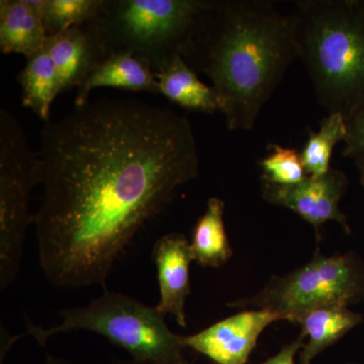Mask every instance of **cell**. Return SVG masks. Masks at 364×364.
I'll return each mask as SVG.
<instances>
[{"label": "cell", "mask_w": 364, "mask_h": 364, "mask_svg": "<svg viewBox=\"0 0 364 364\" xmlns=\"http://www.w3.org/2000/svg\"><path fill=\"white\" fill-rule=\"evenodd\" d=\"M348 188L344 172L331 168L321 177L306 176L303 181L289 186H274L263 182V198L273 205L293 210L315 229L320 239L321 229L326 223L335 221L347 234L351 233L346 215L339 207Z\"/></svg>", "instance_id": "cell-8"}, {"label": "cell", "mask_w": 364, "mask_h": 364, "mask_svg": "<svg viewBox=\"0 0 364 364\" xmlns=\"http://www.w3.org/2000/svg\"><path fill=\"white\" fill-rule=\"evenodd\" d=\"M153 260L157 269L160 301L156 309L171 315L181 327H186V298L191 294L189 267L193 261L191 243L181 233L164 235L155 244Z\"/></svg>", "instance_id": "cell-11"}, {"label": "cell", "mask_w": 364, "mask_h": 364, "mask_svg": "<svg viewBox=\"0 0 364 364\" xmlns=\"http://www.w3.org/2000/svg\"><path fill=\"white\" fill-rule=\"evenodd\" d=\"M98 87L147 91L160 95L159 83L150 64L128 53L109 55L85 85L78 88L75 105H85L91 91Z\"/></svg>", "instance_id": "cell-13"}, {"label": "cell", "mask_w": 364, "mask_h": 364, "mask_svg": "<svg viewBox=\"0 0 364 364\" xmlns=\"http://www.w3.org/2000/svg\"><path fill=\"white\" fill-rule=\"evenodd\" d=\"M306 336L301 333L299 338L291 342L289 344L284 345L277 355L272 356L267 361L261 364H296L294 363V356L298 353L299 349L304 346V340Z\"/></svg>", "instance_id": "cell-22"}, {"label": "cell", "mask_w": 364, "mask_h": 364, "mask_svg": "<svg viewBox=\"0 0 364 364\" xmlns=\"http://www.w3.org/2000/svg\"><path fill=\"white\" fill-rule=\"evenodd\" d=\"M59 315L62 322L47 329L26 321L23 336L28 335L45 347L54 335L90 331L124 349L134 360L186 364V336L169 329L156 306H146L127 294L105 291L87 306L65 309Z\"/></svg>", "instance_id": "cell-5"}, {"label": "cell", "mask_w": 364, "mask_h": 364, "mask_svg": "<svg viewBox=\"0 0 364 364\" xmlns=\"http://www.w3.org/2000/svg\"><path fill=\"white\" fill-rule=\"evenodd\" d=\"M46 48L56 69L61 93L80 88L107 57L91 21L51 36Z\"/></svg>", "instance_id": "cell-10"}, {"label": "cell", "mask_w": 364, "mask_h": 364, "mask_svg": "<svg viewBox=\"0 0 364 364\" xmlns=\"http://www.w3.org/2000/svg\"><path fill=\"white\" fill-rule=\"evenodd\" d=\"M33 153L18 119L0 111V289L20 272L26 230L33 224Z\"/></svg>", "instance_id": "cell-7"}, {"label": "cell", "mask_w": 364, "mask_h": 364, "mask_svg": "<svg viewBox=\"0 0 364 364\" xmlns=\"http://www.w3.org/2000/svg\"><path fill=\"white\" fill-rule=\"evenodd\" d=\"M272 152L260 161L263 182L279 186L298 184L308 176L301 153L291 148L272 145Z\"/></svg>", "instance_id": "cell-20"}, {"label": "cell", "mask_w": 364, "mask_h": 364, "mask_svg": "<svg viewBox=\"0 0 364 364\" xmlns=\"http://www.w3.org/2000/svg\"><path fill=\"white\" fill-rule=\"evenodd\" d=\"M102 4V0H44L42 14L48 36L90 21Z\"/></svg>", "instance_id": "cell-19"}, {"label": "cell", "mask_w": 364, "mask_h": 364, "mask_svg": "<svg viewBox=\"0 0 364 364\" xmlns=\"http://www.w3.org/2000/svg\"><path fill=\"white\" fill-rule=\"evenodd\" d=\"M355 164L359 172V179H360L361 186L364 188V156L356 158Z\"/></svg>", "instance_id": "cell-23"}, {"label": "cell", "mask_w": 364, "mask_h": 364, "mask_svg": "<svg viewBox=\"0 0 364 364\" xmlns=\"http://www.w3.org/2000/svg\"><path fill=\"white\" fill-rule=\"evenodd\" d=\"M212 0H102L91 18L107 56L128 53L161 70L182 56Z\"/></svg>", "instance_id": "cell-4"}, {"label": "cell", "mask_w": 364, "mask_h": 364, "mask_svg": "<svg viewBox=\"0 0 364 364\" xmlns=\"http://www.w3.org/2000/svg\"><path fill=\"white\" fill-rule=\"evenodd\" d=\"M347 136L346 119L340 114H329L321 124L320 130L311 132L301 159L308 176L321 177L331 170L335 146Z\"/></svg>", "instance_id": "cell-18"}, {"label": "cell", "mask_w": 364, "mask_h": 364, "mask_svg": "<svg viewBox=\"0 0 364 364\" xmlns=\"http://www.w3.org/2000/svg\"><path fill=\"white\" fill-rule=\"evenodd\" d=\"M21 100L46 123L50 121L53 102L61 93L56 69L47 48L26 59L23 70L18 75Z\"/></svg>", "instance_id": "cell-17"}, {"label": "cell", "mask_w": 364, "mask_h": 364, "mask_svg": "<svg viewBox=\"0 0 364 364\" xmlns=\"http://www.w3.org/2000/svg\"><path fill=\"white\" fill-rule=\"evenodd\" d=\"M277 321L284 318L267 310L245 311L186 336L184 341L215 363L246 364L261 333Z\"/></svg>", "instance_id": "cell-9"}, {"label": "cell", "mask_w": 364, "mask_h": 364, "mask_svg": "<svg viewBox=\"0 0 364 364\" xmlns=\"http://www.w3.org/2000/svg\"><path fill=\"white\" fill-rule=\"evenodd\" d=\"M45 364H72L70 361L66 360V359L57 358V356L51 355V354L47 353L46 356Z\"/></svg>", "instance_id": "cell-24"}, {"label": "cell", "mask_w": 364, "mask_h": 364, "mask_svg": "<svg viewBox=\"0 0 364 364\" xmlns=\"http://www.w3.org/2000/svg\"><path fill=\"white\" fill-rule=\"evenodd\" d=\"M225 203L210 198L196 223L191 243L193 261L205 267H220L233 255L224 222Z\"/></svg>", "instance_id": "cell-16"}, {"label": "cell", "mask_w": 364, "mask_h": 364, "mask_svg": "<svg viewBox=\"0 0 364 364\" xmlns=\"http://www.w3.org/2000/svg\"><path fill=\"white\" fill-rule=\"evenodd\" d=\"M182 58L212 81L228 129L252 130L298 58L293 16L267 0H212Z\"/></svg>", "instance_id": "cell-2"}, {"label": "cell", "mask_w": 364, "mask_h": 364, "mask_svg": "<svg viewBox=\"0 0 364 364\" xmlns=\"http://www.w3.org/2000/svg\"><path fill=\"white\" fill-rule=\"evenodd\" d=\"M198 173L193 126L167 107L102 98L45 123L33 153L43 196L33 224L47 279L104 284L139 230Z\"/></svg>", "instance_id": "cell-1"}, {"label": "cell", "mask_w": 364, "mask_h": 364, "mask_svg": "<svg viewBox=\"0 0 364 364\" xmlns=\"http://www.w3.org/2000/svg\"><path fill=\"white\" fill-rule=\"evenodd\" d=\"M363 321L360 314L340 306H321L299 316L294 323L301 325V333L308 337L301 354V364H311L318 354L338 341Z\"/></svg>", "instance_id": "cell-15"}, {"label": "cell", "mask_w": 364, "mask_h": 364, "mask_svg": "<svg viewBox=\"0 0 364 364\" xmlns=\"http://www.w3.org/2000/svg\"><path fill=\"white\" fill-rule=\"evenodd\" d=\"M346 124L347 136L342 154L353 159L364 156V107L347 119Z\"/></svg>", "instance_id": "cell-21"}, {"label": "cell", "mask_w": 364, "mask_h": 364, "mask_svg": "<svg viewBox=\"0 0 364 364\" xmlns=\"http://www.w3.org/2000/svg\"><path fill=\"white\" fill-rule=\"evenodd\" d=\"M364 296V264L352 254L326 256L316 253L299 269L275 277L262 291L230 304L277 314L289 322L314 309L348 306Z\"/></svg>", "instance_id": "cell-6"}, {"label": "cell", "mask_w": 364, "mask_h": 364, "mask_svg": "<svg viewBox=\"0 0 364 364\" xmlns=\"http://www.w3.org/2000/svg\"><path fill=\"white\" fill-rule=\"evenodd\" d=\"M160 95L191 112L214 114L220 112L219 100L212 86L203 83L198 73L177 56L155 73Z\"/></svg>", "instance_id": "cell-14"}, {"label": "cell", "mask_w": 364, "mask_h": 364, "mask_svg": "<svg viewBox=\"0 0 364 364\" xmlns=\"http://www.w3.org/2000/svg\"><path fill=\"white\" fill-rule=\"evenodd\" d=\"M112 364H159L154 363H147V361H136L132 359V360H114Z\"/></svg>", "instance_id": "cell-25"}, {"label": "cell", "mask_w": 364, "mask_h": 364, "mask_svg": "<svg viewBox=\"0 0 364 364\" xmlns=\"http://www.w3.org/2000/svg\"><path fill=\"white\" fill-rule=\"evenodd\" d=\"M294 7L298 59L318 104L347 121L364 107V0H299Z\"/></svg>", "instance_id": "cell-3"}, {"label": "cell", "mask_w": 364, "mask_h": 364, "mask_svg": "<svg viewBox=\"0 0 364 364\" xmlns=\"http://www.w3.org/2000/svg\"><path fill=\"white\" fill-rule=\"evenodd\" d=\"M44 0L0 1V49L26 59L42 51L49 39L43 21Z\"/></svg>", "instance_id": "cell-12"}]
</instances>
